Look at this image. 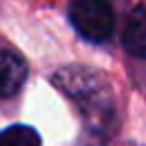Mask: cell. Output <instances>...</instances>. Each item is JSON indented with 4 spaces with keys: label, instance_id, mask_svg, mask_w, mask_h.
<instances>
[{
    "label": "cell",
    "instance_id": "cell-1",
    "mask_svg": "<svg viewBox=\"0 0 146 146\" xmlns=\"http://www.w3.org/2000/svg\"><path fill=\"white\" fill-rule=\"evenodd\" d=\"M52 80L62 91H66L80 105V110L89 116V121L103 125L105 121H110L114 116L112 94L100 73H96L87 66H66V68L57 71V75Z\"/></svg>",
    "mask_w": 146,
    "mask_h": 146
},
{
    "label": "cell",
    "instance_id": "cell-2",
    "mask_svg": "<svg viewBox=\"0 0 146 146\" xmlns=\"http://www.w3.org/2000/svg\"><path fill=\"white\" fill-rule=\"evenodd\" d=\"M68 21L87 41L103 43L114 32V9L107 0H75L68 7Z\"/></svg>",
    "mask_w": 146,
    "mask_h": 146
},
{
    "label": "cell",
    "instance_id": "cell-3",
    "mask_svg": "<svg viewBox=\"0 0 146 146\" xmlns=\"http://www.w3.org/2000/svg\"><path fill=\"white\" fill-rule=\"evenodd\" d=\"M27 78L25 59L14 50H0V98H11L18 94Z\"/></svg>",
    "mask_w": 146,
    "mask_h": 146
},
{
    "label": "cell",
    "instance_id": "cell-4",
    "mask_svg": "<svg viewBox=\"0 0 146 146\" xmlns=\"http://www.w3.org/2000/svg\"><path fill=\"white\" fill-rule=\"evenodd\" d=\"M123 48L139 59H146V0L139 2L123 27Z\"/></svg>",
    "mask_w": 146,
    "mask_h": 146
},
{
    "label": "cell",
    "instance_id": "cell-5",
    "mask_svg": "<svg viewBox=\"0 0 146 146\" xmlns=\"http://www.w3.org/2000/svg\"><path fill=\"white\" fill-rule=\"evenodd\" d=\"M0 146H41V137L34 128L16 123L0 132Z\"/></svg>",
    "mask_w": 146,
    "mask_h": 146
}]
</instances>
